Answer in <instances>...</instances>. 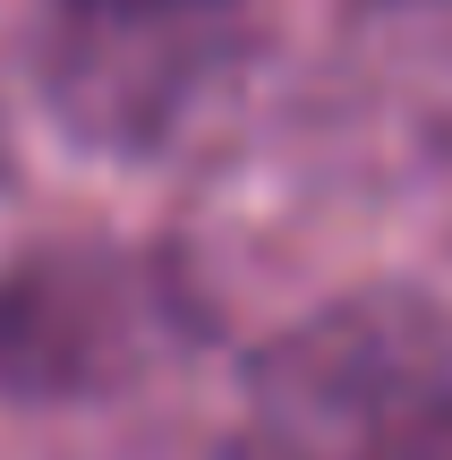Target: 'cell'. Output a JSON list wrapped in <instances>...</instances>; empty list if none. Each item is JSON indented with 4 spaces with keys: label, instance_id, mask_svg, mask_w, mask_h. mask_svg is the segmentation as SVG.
<instances>
[{
    "label": "cell",
    "instance_id": "obj_2",
    "mask_svg": "<svg viewBox=\"0 0 452 460\" xmlns=\"http://www.w3.org/2000/svg\"><path fill=\"white\" fill-rule=\"evenodd\" d=\"M256 0H43V94L68 137L154 154L239 68Z\"/></svg>",
    "mask_w": 452,
    "mask_h": 460
},
{
    "label": "cell",
    "instance_id": "obj_1",
    "mask_svg": "<svg viewBox=\"0 0 452 460\" xmlns=\"http://www.w3.org/2000/svg\"><path fill=\"white\" fill-rule=\"evenodd\" d=\"M180 332V298L154 256L94 230H60L0 256V401L85 410L154 376Z\"/></svg>",
    "mask_w": 452,
    "mask_h": 460
},
{
    "label": "cell",
    "instance_id": "obj_5",
    "mask_svg": "<svg viewBox=\"0 0 452 460\" xmlns=\"http://www.w3.org/2000/svg\"><path fill=\"white\" fill-rule=\"evenodd\" d=\"M214 460H341V452H324V444H307V435H282V427H256V418H248Z\"/></svg>",
    "mask_w": 452,
    "mask_h": 460
},
{
    "label": "cell",
    "instance_id": "obj_3",
    "mask_svg": "<svg viewBox=\"0 0 452 460\" xmlns=\"http://www.w3.org/2000/svg\"><path fill=\"white\" fill-rule=\"evenodd\" d=\"M452 384V315L402 281H368L290 315L248 358V418L359 460L385 418Z\"/></svg>",
    "mask_w": 452,
    "mask_h": 460
},
{
    "label": "cell",
    "instance_id": "obj_4",
    "mask_svg": "<svg viewBox=\"0 0 452 460\" xmlns=\"http://www.w3.org/2000/svg\"><path fill=\"white\" fill-rule=\"evenodd\" d=\"M359 460H452V384L427 393V401H410L402 418H385Z\"/></svg>",
    "mask_w": 452,
    "mask_h": 460
}]
</instances>
